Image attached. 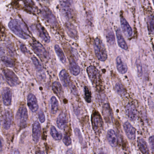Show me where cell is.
<instances>
[{
	"instance_id": "obj_43",
	"label": "cell",
	"mask_w": 154,
	"mask_h": 154,
	"mask_svg": "<svg viewBox=\"0 0 154 154\" xmlns=\"http://www.w3.org/2000/svg\"><path fill=\"white\" fill-rule=\"evenodd\" d=\"M99 154H108L107 152H105V151L103 150H101L99 151Z\"/></svg>"
},
{
	"instance_id": "obj_34",
	"label": "cell",
	"mask_w": 154,
	"mask_h": 154,
	"mask_svg": "<svg viewBox=\"0 0 154 154\" xmlns=\"http://www.w3.org/2000/svg\"><path fill=\"white\" fill-rule=\"evenodd\" d=\"M2 61L6 66L8 67H13L15 65L14 61L11 58L7 56H3L2 57Z\"/></svg>"
},
{
	"instance_id": "obj_39",
	"label": "cell",
	"mask_w": 154,
	"mask_h": 154,
	"mask_svg": "<svg viewBox=\"0 0 154 154\" xmlns=\"http://www.w3.org/2000/svg\"><path fill=\"white\" fill-rule=\"evenodd\" d=\"M38 119L40 120V122L43 123L45 121V116L44 112L41 110L38 112Z\"/></svg>"
},
{
	"instance_id": "obj_40",
	"label": "cell",
	"mask_w": 154,
	"mask_h": 154,
	"mask_svg": "<svg viewBox=\"0 0 154 154\" xmlns=\"http://www.w3.org/2000/svg\"><path fill=\"white\" fill-rule=\"evenodd\" d=\"M149 145H150V148H151V150L152 152L154 153V136H152L149 137Z\"/></svg>"
},
{
	"instance_id": "obj_3",
	"label": "cell",
	"mask_w": 154,
	"mask_h": 154,
	"mask_svg": "<svg viewBox=\"0 0 154 154\" xmlns=\"http://www.w3.org/2000/svg\"><path fill=\"white\" fill-rule=\"evenodd\" d=\"M28 120V114L27 109L25 106H21L19 109L16 115L17 124L20 128H25L26 126Z\"/></svg>"
},
{
	"instance_id": "obj_12",
	"label": "cell",
	"mask_w": 154,
	"mask_h": 154,
	"mask_svg": "<svg viewBox=\"0 0 154 154\" xmlns=\"http://www.w3.org/2000/svg\"><path fill=\"white\" fill-rule=\"evenodd\" d=\"M66 31L67 35L71 38L74 40H77L79 38L78 31L76 27L71 23H66L64 25Z\"/></svg>"
},
{
	"instance_id": "obj_24",
	"label": "cell",
	"mask_w": 154,
	"mask_h": 154,
	"mask_svg": "<svg viewBox=\"0 0 154 154\" xmlns=\"http://www.w3.org/2000/svg\"><path fill=\"white\" fill-rule=\"evenodd\" d=\"M59 77L62 84L64 87L70 86L71 83L70 82V77L67 72L65 70H63L59 73Z\"/></svg>"
},
{
	"instance_id": "obj_23",
	"label": "cell",
	"mask_w": 154,
	"mask_h": 154,
	"mask_svg": "<svg viewBox=\"0 0 154 154\" xmlns=\"http://www.w3.org/2000/svg\"><path fill=\"white\" fill-rule=\"evenodd\" d=\"M116 36H117V41H118L119 46L124 50H128V45L122 36L121 31L119 29H117L116 31Z\"/></svg>"
},
{
	"instance_id": "obj_18",
	"label": "cell",
	"mask_w": 154,
	"mask_h": 154,
	"mask_svg": "<svg viewBox=\"0 0 154 154\" xmlns=\"http://www.w3.org/2000/svg\"><path fill=\"white\" fill-rule=\"evenodd\" d=\"M126 113L130 120L134 121L137 118V111L135 106L131 103H128L126 106Z\"/></svg>"
},
{
	"instance_id": "obj_45",
	"label": "cell",
	"mask_w": 154,
	"mask_h": 154,
	"mask_svg": "<svg viewBox=\"0 0 154 154\" xmlns=\"http://www.w3.org/2000/svg\"><path fill=\"white\" fill-rule=\"evenodd\" d=\"M153 91H154V86H153Z\"/></svg>"
},
{
	"instance_id": "obj_31",
	"label": "cell",
	"mask_w": 154,
	"mask_h": 154,
	"mask_svg": "<svg viewBox=\"0 0 154 154\" xmlns=\"http://www.w3.org/2000/svg\"><path fill=\"white\" fill-rule=\"evenodd\" d=\"M50 133L53 138L56 140H60L62 138V133L57 131L55 128L54 126H52L50 128Z\"/></svg>"
},
{
	"instance_id": "obj_9",
	"label": "cell",
	"mask_w": 154,
	"mask_h": 154,
	"mask_svg": "<svg viewBox=\"0 0 154 154\" xmlns=\"http://www.w3.org/2000/svg\"><path fill=\"white\" fill-rule=\"evenodd\" d=\"M87 73L90 81L93 85H97L100 81V74L99 70L94 66L87 68Z\"/></svg>"
},
{
	"instance_id": "obj_27",
	"label": "cell",
	"mask_w": 154,
	"mask_h": 154,
	"mask_svg": "<svg viewBox=\"0 0 154 154\" xmlns=\"http://www.w3.org/2000/svg\"><path fill=\"white\" fill-rule=\"evenodd\" d=\"M53 90L54 93L60 98L63 95V91L62 85L58 82H55L53 83Z\"/></svg>"
},
{
	"instance_id": "obj_44",
	"label": "cell",
	"mask_w": 154,
	"mask_h": 154,
	"mask_svg": "<svg viewBox=\"0 0 154 154\" xmlns=\"http://www.w3.org/2000/svg\"><path fill=\"white\" fill-rule=\"evenodd\" d=\"M36 154H45V153L43 151H39Z\"/></svg>"
},
{
	"instance_id": "obj_21",
	"label": "cell",
	"mask_w": 154,
	"mask_h": 154,
	"mask_svg": "<svg viewBox=\"0 0 154 154\" xmlns=\"http://www.w3.org/2000/svg\"><path fill=\"white\" fill-rule=\"evenodd\" d=\"M67 124V117L66 113L62 112L59 114L57 120V124L60 129H64L66 128Z\"/></svg>"
},
{
	"instance_id": "obj_37",
	"label": "cell",
	"mask_w": 154,
	"mask_h": 154,
	"mask_svg": "<svg viewBox=\"0 0 154 154\" xmlns=\"http://www.w3.org/2000/svg\"><path fill=\"white\" fill-rule=\"evenodd\" d=\"M137 65V72L139 76H141L142 75V66L141 62L139 60H137L136 62Z\"/></svg>"
},
{
	"instance_id": "obj_10",
	"label": "cell",
	"mask_w": 154,
	"mask_h": 154,
	"mask_svg": "<svg viewBox=\"0 0 154 154\" xmlns=\"http://www.w3.org/2000/svg\"><path fill=\"white\" fill-rule=\"evenodd\" d=\"M60 7L62 13L66 18L72 19L73 17V11L72 8V2L62 1L60 2Z\"/></svg>"
},
{
	"instance_id": "obj_42",
	"label": "cell",
	"mask_w": 154,
	"mask_h": 154,
	"mask_svg": "<svg viewBox=\"0 0 154 154\" xmlns=\"http://www.w3.org/2000/svg\"><path fill=\"white\" fill-rule=\"evenodd\" d=\"M11 154H20V153L18 149H14L11 151Z\"/></svg>"
},
{
	"instance_id": "obj_2",
	"label": "cell",
	"mask_w": 154,
	"mask_h": 154,
	"mask_svg": "<svg viewBox=\"0 0 154 154\" xmlns=\"http://www.w3.org/2000/svg\"><path fill=\"white\" fill-rule=\"evenodd\" d=\"M94 48L98 59L102 62L106 61L108 58V54L105 45L100 38H95L94 43Z\"/></svg>"
},
{
	"instance_id": "obj_30",
	"label": "cell",
	"mask_w": 154,
	"mask_h": 154,
	"mask_svg": "<svg viewBox=\"0 0 154 154\" xmlns=\"http://www.w3.org/2000/svg\"><path fill=\"white\" fill-rule=\"evenodd\" d=\"M115 91L120 96H124L126 94V90L124 86L120 83L118 82L115 85Z\"/></svg>"
},
{
	"instance_id": "obj_33",
	"label": "cell",
	"mask_w": 154,
	"mask_h": 154,
	"mask_svg": "<svg viewBox=\"0 0 154 154\" xmlns=\"http://www.w3.org/2000/svg\"><path fill=\"white\" fill-rule=\"evenodd\" d=\"M106 39H107V42L110 45H114L115 43V35L112 30H109L107 32L106 34Z\"/></svg>"
},
{
	"instance_id": "obj_1",
	"label": "cell",
	"mask_w": 154,
	"mask_h": 154,
	"mask_svg": "<svg viewBox=\"0 0 154 154\" xmlns=\"http://www.w3.org/2000/svg\"><path fill=\"white\" fill-rule=\"evenodd\" d=\"M10 29L16 35L23 39H27L30 37L29 31L26 26L21 20L13 19L8 23Z\"/></svg>"
},
{
	"instance_id": "obj_15",
	"label": "cell",
	"mask_w": 154,
	"mask_h": 154,
	"mask_svg": "<svg viewBox=\"0 0 154 154\" xmlns=\"http://www.w3.org/2000/svg\"><path fill=\"white\" fill-rule=\"evenodd\" d=\"M2 98L3 103L5 106L11 105L12 101V92L8 87L4 88L2 91Z\"/></svg>"
},
{
	"instance_id": "obj_19",
	"label": "cell",
	"mask_w": 154,
	"mask_h": 154,
	"mask_svg": "<svg viewBox=\"0 0 154 154\" xmlns=\"http://www.w3.org/2000/svg\"><path fill=\"white\" fill-rule=\"evenodd\" d=\"M41 135V126L38 121H35L33 124L32 128V137L34 141L36 143L39 141Z\"/></svg>"
},
{
	"instance_id": "obj_20",
	"label": "cell",
	"mask_w": 154,
	"mask_h": 154,
	"mask_svg": "<svg viewBox=\"0 0 154 154\" xmlns=\"http://www.w3.org/2000/svg\"><path fill=\"white\" fill-rule=\"evenodd\" d=\"M103 115L107 122H110L113 119V113L109 104L105 103L103 107Z\"/></svg>"
},
{
	"instance_id": "obj_22",
	"label": "cell",
	"mask_w": 154,
	"mask_h": 154,
	"mask_svg": "<svg viewBox=\"0 0 154 154\" xmlns=\"http://www.w3.org/2000/svg\"><path fill=\"white\" fill-rule=\"evenodd\" d=\"M107 138L109 144L112 147H115L118 143L117 134L113 130L110 129L107 133Z\"/></svg>"
},
{
	"instance_id": "obj_25",
	"label": "cell",
	"mask_w": 154,
	"mask_h": 154,
	"mask_svg": "<svg viewBox=\"0 0 154 154\" xmlns=\"http://www.w3.org/2000/svg\"><path fill=\"white\" fill-rule=\"evenodd\" d=\"M137 145L140 150L143 154H149V150L148 146L144 139L139 137L137 139Z\"/></svg>"
},
{
	"instance_id": "obj_6",
	"label": "cell",
	"mask_w": 154,
	"mask_h": 154,
	"mask_svg": "<svg viewBox=\"0 0 154 154\" xmlns=\"http://www.w3.org/2000/svg\"><path fill=\"white\" fill-rule=\"evenodd\" d=\"M3 75L8 84L11 86H16L20 83V81L16 74L9 69L3 70Z\"/></svg>"
},
{
	"instance_id": "obj_16",
	"label": "cell",
	"mask_w": 154,
	"mask_h": 154,
	"mask_svg": "<svg viewBox=\"0 0 154 154\" xmlns=\"http://www.w3.org/2000/svg\"><path fill=\"white\" fill-rule=\"evenodd\" d=\"M27 103L28 107L32 112H36L38 109L37 100L34 94H29L27 98Z\"/></svg>"
},
{
	"instance_id": "obj_5",
	"label": "cell",
	"mask_w": 154,
	"mask_h": 154,
	"mask_svg": "<svg viewBox=\"0 0 154 154\" xmlns=\"http://www.w3.org/2000/svg\"><path fill=\"white\" fill-rule=\"evenodd\" d=\"M31 29L43 41L47 43L50 42V37L48 32L41 24H35L32 26Z\"/></svg>"
},
{
	"instance_id": "obj_13",
	"label": "cell",
	"mask_w": 154,
	"mask_h": 154,
	"mask_svg": "<svg viewBox=\"0 0 154 154\" xmlns=\"http://www.w3.org/2000/svg\"><path fill=\"white\" fill-rule=\"evenodd\" d=\"M123 128L128 138L134 140L136 138V130L134 127L128 122H126L124 123Z\"/></svg>"
},
{
	"instance_id": "obj_35",
	"label": "cell",
	"mask_w": 154,
	"mask_h": 154,
	"mask_svg": "<svg viewBox=\"0 0 154 154\" xmlns=\"http://www.w3.org/2000/svg\"><path fill=\"white\" fill-rule=\"evenodd\" d=\"M31 60L35 66L36 69L38 71H42L43 70V66L39 60L35 57L34 56L31 58Z\"/></svg>"
},
{
	"instance_id": "obj_29",
	"label": "cell",
	"mask_w": 154,
	"mask_h": 154,
	"mask_svg": "<svg viewBox=\"0 0 154 154\" xmlns=\"http://www.w3.org/2000/svg\"><path fill=\"white\" fill-rule=\"evenodd\" d=\"M54 49L57 55L61 62L65 64L66 62V58L61 48L58 45H56L54 46Z\"/></svg>"
},
{
	"instance_id": "obj_46",
	"label": "cell",
	"mask_w": 154,
	"mask_h": 154,
	"mask_svg": "<svg viewBox=\"0 0 154 154\" xmlns=\"http://www.w3.org/2000/svg\"><path fill=\"white\" fill-rule=\"evenodd\" d=\"M153 3H154V1H153Z\"/></svg>"
},
{
	"instance_id": "obj_17",
	"label": "cell",
	"mask_w": 154,
	"mask_h": 154,
	"mask_svg": "<svg viewBox=\"0 0 154 154\" xmlns=\"http://www.w3.org/2000/svg\"><path fill=\"white\" fill-rule=\"evenodd\" d=\"M116 64L117 70L120 73L124 74L127 72L128 70V66L122 57L120 56L116 58Z\"/></svg>"
},
{
	"instance_id": "obj_7",
	"label": "cell",
	"mask_w": 154,
	"mask_h": 154,
	"mask_svg": "<svg viewBox=\"0 0 154 154\" xmlns=\"http://www.w3.org/2000/svg\"><path fill=\"white\" fill-rule=\"evenodd\" d=\"M31 47L35 53L42 60H45L48 58V52L39 42L37 41H33L31 44Z\"/></svg>"
},
{
	"instance_id": "obj_38",
	"label": "cell",
	"mask_w": 154,
	"mask_h": 154,
	"mask_svg": "<svg viewBox=\"0 0 154 154\" xmlns=\"http://www.w3.org/2000/svg\"><path fill=\"white\" fill-rule=\"evenodd\" d=\"M63 142L66 146H69L72 144V140L68 136H65L63 139Z\"/></svg>"
},
{
	"instance_id": "obj_32",
	"label": "cell",
	"mask_w": 154,
	"mask_h": 154,
	"mask_svg": "<svg viewBox=\"0 0 154 154\" xmlns=\"http://www.w3.org/2000/svg\"><path fill=\"white\" fill-rule=\"evenodd\" d=\"M51 111L53 113H56L57 112L58 109V102L57 99L54 96H53L51 99Z\"/></svg>"
},
{
	"instance_id": "obj_11",
	"label": "cell",
	"mask_w": 154,
	"mask_h": 154,
	"mask_svg": "<svg viewBox=\"0 0 154 154\" xmlns=\"http://www.w3.org/2000/svg\"><path fill=\"white\" fill-rule=\"evenodd\" d=\"M13 121V114L11 110L7 109L2 116V126L5 129L8 130L11 127Z\"/></svg>"
},
{
	"instance_id": "obj_8",
	"label": "cell",
	"mask_w": 154,
	"mask_h": 154,
	"mask_svg": "<svg viewBox=\"0 0 154 154\" xmlns=\"http://www.w3.org/2000/svg\"><path fill=\"white\" fill-rule=\"evenodd\" d=\"M40 14L42 17L50 25L53 26L57 25V21L55 16L51 10L46 7H44L41 9Z\"/></svg>"
},
{
	"instance_id": "obj_28",
	"label": "cell",
	"mask_w": 154,
	"mask_h": 154,
	"mask_svg": "<svg viewBox=\"0 0 154 154\" xmlns=\"http://www.w3.org/2000/svg\"><path fill=\"white\" fill-rule=\"evenodd\" d=\"M147 25L149 33L154 35V15H150L147 19Z\"/></svg>"
},
{
	"instance_id": "obj_41",
	"label": "cell",
	"mask_w": 154,
	"mask_h": 154,
	"mask_svg": "<svg viewBox=\"0 0 154 154\" xmlns=\"http://www.w3.org/2000/svg\"><path fill=\"white\" fill-rule=\"evenodd\" d=\"M20 49H21V51H22V52H23L24 54H29L28 50L26 47L25 45H23V44L21 45H20Z\"/></svg>"
},
{
	"instance_id": "obj_14",
	"label": "cell",
	"mask_w": 154,
	"mask_h": 154,
	"mask_svg": "<svg viewBox=\"0 0 154 154\" xmlns=\"http://www.w3.org/2000/svg\"><path fill=\"white\" fill-rule=\"evenodd\" d=\"M121 26L122 29L125 36L128 38L131 37L132 35V30L128 21L124 18L121 17Z\"/></svg>"
},
{
	"instance_id": "obj_26",
	"label": "cell",
	"mask_w": 154,
	"mask_h": 154,
	"mask_svg": "<svg viewBox=\"0 0 154 154\" xmlns=\"http://www.w3.org/2000/svg\"><path fill=\"white\" fill-rule=\"evenodd\" d=\"M70 69L72 74L75 76L79 75L81 71L80 67L73 59H72L70 62Z\"/></svg>"
},
{
	"instance_id": "obj_36",
	"label": "cell",
	"mask_w": 154,
	"mask_h": 154,
	"mask_svg": "<svg viewBox=\"0 0 154 154\" xmlns=\"http://www.w3.org/2000/svg\"><path fill=\"white\" fill-rule=\"evenodd\" d=\"M84 92L85 98V100L87 102L91 103L92 100L91 93V91L87 86H85L84 88Z\"/></svg>"
},
{
	"instance_id": "obj_4",
	"label": "cell",
	"mask_w": 154,
	"mask_h": 154,
	"mask_svg": "<svg viewBox=\"0 0 154 154\" xmlns=\"http://www.w3.org/2000/svg\"><path fill=\"white\" fill-rule=\"evenodd\" d=\"M92 125L94 132L100 134L103 129V121L100 113L97 112H93L92 115Z\"/></svg>"
}]
</instances>
